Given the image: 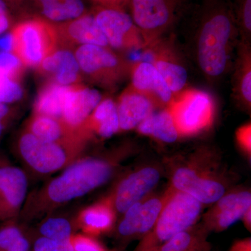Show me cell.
Masks as SVG:
<instances>
[{
	"label": "cell",
	"instance_id": "obj_22",
	"mask_svg": "<svg viewBox=\"0 0 251 251\" xmlns=\"http://www.w3.org/2000/svg\"><path fill=\"white\" fill-rule=\"evenodd\" d=\"M39 67L43 72L52 74L58 85H76L80 81V69L75 54L67 50H54L44 59Z\"/></svg>",
	"mask_w": 251,
	"mask_h": 251
},
{
	"label": "cell",
	"instance_id": "obj_24",
	"mask_svg": "<svg viewBox=\"0 0 251 251\" xmlns=\"http://www.w3.org/2000/svg\"><path fill=\"white\" fill-rule=\"evenodd\" d=\"M41 14L50 22L63 23L85 14L82 0H35Z\"/></svg>",
	"mask_w": 251,
	"mask_h": 251
},
{
	"label": "cell",
	"instance_id": "obj_15",
	"mask_svg": "<svg viewBox=\"0 0 251 251\" xmlns=\"http://www.w3.org/2000/svg\"><path fill=\"white\" fill-rule=\"evenodd\" d=\"M100 100L101 94L98 90L82 85H71L64 97L62 120L77 130Z\"/></svg>",
	"mask_w": 251,
	"mask_h": 251
},
{
	"label": "cell",
	"instance_id": "obj_30",
	"mask_svg": "<svg viewBox=\"0 0 251 251\" xmlns=\"http://www.w3.org/2000/svg\"><path fill=\"white\" fill-rule=\"evenodd\" d=\"M23 64L11 52H0V73L18 80L23 70Z\"/></svg>",
	"mask_w": 251,
	"mask_h": 251
},
{
	"label": "cell",
	"instance_id": "obj_35",
	"mask_svg": "<svg viewBox=\"0 0 251 251\" xmlns=\"http://www.w3.org/2000/svg\"><path fill=\"white\" fill-rule=\"evenodd\" d=\"M70 242L75 251H105L97 241L86 236L72 237Z\"/></svg>",
	"mask_w": 251,
	"mask_h": 251
},
{
	"label": "cell",
	"instance_id": "obj_19",
	"mask_svg": "<svg viewBox=\"0 0 251 251\" xmlns=\"http://www.w3.org/2000/svg\"><path fill=\"white\" fill-rule=\"evenodd\" d=\"M56 29L58 38L65 39L69 42L81 46H108V41L96 22L94 15L85 14L72 21L60 23Z\"/></svg>",
	"mask_w": 251,
	"mask_h": 251
},
{
	"label": "cell",
	"instance_id": "obj_37",
	"mask_svg": "<svg viewBox=\"0 0 251 251\" xmlns=\"http://www.w3.org/2000/svg\"><path fill=\"white\" fill-rule=\"evenodd\" d=\"M9 8L4 0H0V35L4 34L11 26V19Z\"/></svg>",
	"mask_w": 251,
	"mask_h": 251
},
{
	"label": "cell",
	"instance_id": "obj_1",
	"mask_svg": "<svg viewBox=\"0 0 251 251\" xmlns=\"http://www.w3.org/2000/svg\"><path fill=\"white\" fill-rule=\"evenodd\" d=\"M113 157L81 156L57 176L28 193L19 216L42 217L86 196L111 179L117 166Z\"/></svg>",
	"mask_w": 251,
	"mask_h": 251
},
{
	"label": "cell",
	"instance_id": "obj_42",
	"mask_svg": "<svg viewBox=\"0 0 251 251\" xmlns=\"http://www.w3.org/2000/svg\"><path fill=\"white\" fill-rule=\"evenodd\" d=\"M12 112L7 104L0 102V121H9Z\"/></svg>",
	"mask_w": 251,
	"mask_h": 251
},
{
	"label": "cell",
	"instance_id": "obj_5",
	"mask_svg": "<svg viewBox=\"0 0 251 251\" xmlns=\"http://www.w3.org/2000/svg\"><path fill=\"white\" fill-rule=\"evenodd\" d=\"M10 33L12 52L25 67H39L44 59L55 50L59 39L56 27L41 18L18 23Z\"/></svg>",
	"mask_w": 251,
	"mask_h": 251
},
{
	"label": "cell",
	"instance_id": "obj_8",
	"mask_svg": "<svg viewBox=\"0 0 251 251\" xmlns=\"http://www.w3.org/2000/svg\"><path fill=\"white\" fill-rule=\"evenodd\" d=\"M94 16L108 45L114 49H140L146 45L141 31L123 10L101 6Z\"/></svg>",
	"mask_w": 251,
	"mask_h": 251
},
{
	"label": "cell",
	"instance_id": "obj_16",
	"mask_svg": "<svg viewBox=\"0 0 251 251\" xmlns=\"http://www.w3.org/2000/svg\"><path fill=\"white\" fill-rule=\"evenodd\" d=\"M132 87L148 97L155 107L168 106L173 99V93L151 63L140 62L134 68Z\"/></svg>",
	"mask_w": 251,
	"mask_h": 251
},
{
	"label": "cell",
	"instance_id": "obj_21",
	"mask_svg": "<svg viewBox=\"0 0 251 251\" xmlns=\"http://www.w3.org/2000/svg\"><path fill=\"white\" fill-rule=\"evenodd\" d=\"M117 211L111 195L83 208L77 213V226L90 234H100L112 228L116 221Z\"/></svg>",
	"mask_w": 251,
	"mask_h": 251
},
{
	"label": "cell",
	"instance_id": "obj_46",
	"mask_svg": "<svg viewBox=\"0 0 251 251\" xmlns=\"http://www.w3.org/2000/svg\"><path fill=\"white\" fill-rule=\"evenodd\" d=\"M206 251V246H203L202 247L198 248V249H194V250H192L191 251Z\"/></svg>",
	"mask_w": 251,
	"mask_h": 251
},
{
	"label": "cell",
	"instance_id": "obj_40",
	"mask_svg": "<svg viewBox=\"0 0 251 251\" xmlns=\"http://www.w3.org/2000/svg\"><path fill=\"white\" fill-rule=\"evenodd\" d=\"M0 49L4 52H12L13 39L11 33L6 34L0 39Z\"/></svg>",
	"mask_w": 251,
	"mask_h": 251
},
{
	"label": "cell",
	"instance_id": "obj_6",
	"mask_svg": "<svg viewBox=\"0 0 251 251\" xmlns=\"http://www.w3.org/2000/svg\"><path fill=\"white\" fill-rule=\"evenodd\" d=\"M171 112L179 136H192L206 129L214 121L215 105L203 91H184L166 107Z\"/></svg>",
	"mask_w": 251,
	"mask_h": 251
},
{
	"label": "cell",
	"instance_id": "obj_12",
	"mask_svg": "<svg viewBox=\"0 0 251 251\" xmlns=\"http://www.w3.org/2000/svg\"><path fill=\"white\" fill-rule=\"evenodd\" d=\"M161 179V173L152 166L145 167L126 175L111 193L117 213L123 214L128 208L145 199Z\"/></svg>",
	"mask_w": 251,
	"mask_h": 251
},
{
	"label": "cell",
	"instance_id": "obj_38",
	"mask_svg": "<svg viewBox=\"0 0 251 251\" xmlns=\"http://www.w3.org/2000/svg\"><path fill=\"white\" fill-rule=\"evenodd\" d=\"M92 1L98 3L102 7L123 10L128 0H92Z\"/></svg>",
	"mask_w": 251,
	"mask_h": 251
},
{
	"label": "cell",
	"instance_id": "obj_3",
	"mask_svg": "<svg viewBox=\"0 0 251 251\" xmlns=\"http://www.w3.org/2000/svg\"><path fill=\"white\" fill-rule=\"evenodd\" d=\"M85 145L51 143L25 129L16 139L14 152L31 174L46 176L62 171L82 156Z\"/></svg>",
	"mask_w": 251,
	"mask_h": 251
},
{
	"label": "cell",
	"instance_id": "obj_39",
	"mask_svg": "<svg viewBox=\"0 0 251 251\" xmlns=\"http://www.w3.org/2000/svg\"><path fill=\"white\" fill-rule=\"evenodd\" d=\"M29 249V240L23 236L18 238L7 251H28Z\"/></svg>",
	"mask_w": 251,
	"mask_h": 251
},
{
	"label": "cell",
	"instance_id": "obj_11",
	"mask_svg": "<svg viewBox=\"0 0 251 251\" xmlns=\"http://www.w3.org/2000/svg\"><path fill=\"white\" fill-rule=\"evenodd\" d=\"M171 186L192 196L202 204H214L226 191L224 183L215 176L192 166L177 168L172 176Z\"/></svg>",
	"mask_w": 251,
	"mask_h": 251
},
{
	"label": "cell",
	"instance_id": "obj_45",
	"mask_svg": "<svg viewBox=\"0 0 251 251\" xmlns=\"http://www.w3.org/2000/svg\"><path fill=\"white\" fill-rule=\"evenodd\" d=\"M9 122V121H0V138H1L3 133H4Z\"/></svg>",
	"mask_w": 251,
	"mask_h": 251
},
{
	"label": "cell",
	"instance_id": "obj_44",
	"mask_svg": "<svg viewBox=\"0 0 251 251\" xmlns=\"http://www.w3.org/2000/svg\"><path fill=\"white\" fill-rule=\"evenodd\" d=\"M4 1L9 7H16L22 2L23 0H4Z\"/></svg>",
	"mask_w": 251,
	"mask_h": 251
},
{
	"label": "cell",
	"instance_id": "obj_9",
	"mask_svg": "<svg viewBox=\"0 0 251 251\" xmlns=\"http://www.w3.org/2000/svg\"><path fill=\"white\" fill-rule=\"evenodd\" d=\"M176 0H132L133 21L145 44L152 42L174 21Z\"/></svg>",
	"mask_w": 251,
	"mask_h": 251
},
{
	"label": "cell",
	"instance_id": "obj_26",
	"mask_svg": "<svg viewBox=\"0 0 251 251\" xmlns=\"http://www.w3.org/2000/svg\"><path fill=\"white\" fill-rule=\"evenodd\" d=\"M74 223H76V218L71 219L54 211L45 216L39 226V232L42 237L48 239L69 241L72 237Z\"/></svg>",
	"mask_w": 251,
	"mask_h": 251
},
{
	"label": "cell",
	"instance_id": "obj_31",
	"mask_svg": "<svg viewBox=\"0 0 251 251\" xmlns=\"http://www.w3.org/2000/svg\"><path fill=\"white\" fill-rule=\"evenodd\" d=\"M246 63L238 77L237 92L244 103L251 106V69L250 57H247Z\"/></svg>",
	"mask_w": 251,
	"mask_h": 251
},
{
	"label": "cell",
	"instance_id": "obj_33",
	"mask_svg": "<svg viewBox=\"0 0 251 251\" xmlns=\"http://www.w3.org/2000/svg\"><path fill=\"white\" fill-rule=\"evenodd\" d=\"M236 24L243 32L250 34L251 31V0H237V11L234 14Z\"/></svg>",
	"mask_w": 251,
	"mask_h": 251
},
{
	"label": "cell",
	"instance_id": "obj_23",
	"mask_svg": "<svg viewBox=\"0 0 251 251\" xmlns=\"http://www.w3.org/2000/svg\"><path fill=\"white\" fill-rule=\"evenodd\" d=\"M137 127L142 134L150 135L164 143H174L179 137L168 108L151 112Z\"/></svg>",
	"mask_w": 251,
	"mask_h": 251
},
{
	"label": "cell",
	"instance_id": "obj_36",
	"mask_svg": "<svg viewBox=\"0 0 251 251\" xmlns=\"http://www.w3.org/2000/svg\"><path fill=\"white\" fill-rule=\"evenodd\" d=\"M236 138L239 148L249 158L251 156V124L242 126L238 128Z\"/></svg>",
	"mask_w": 251,
	"mask_h": 251
},
{
	"label": "cell",
	"instance_id": "obj_32",
	"mask_svg": "<svg viewBox=\"0 0 251 251\" xmlns=\"http://www.w3.org/2000/svg\"><path fill=\"white\" fill-rule=\"evenodd\" d=\"M15 219L8 220L6 224L0 227V251H7L16 240L23 235L21 227L14 222Z\"/></svg>",
	"mask_w": 251,
	"mask_h": 251
},
{
	"label": "cell",
	"instance_id": "obj_28",
	"mask_svg": "<svg viewBox=\"0 0 251 251\" xmlns=\"http://www.w3.org/2000/svg\"><path fill=\"white\" fill-rule=\"evenodd\" d=\"M191 228L176 234L154 251H191L205 246L204 235L196 234Z\"/></svg>",
	"mask_w": 251,
	"mask_h": 251
},
{
	"label": "cell",
	"instance_id": "obj_34",
	"mask_svg": "<svg viewBox=\"0 0 251 251\" xmlns=\"http://www.w3.org/2000/svg\"><path fill=\"white\" fill-rule=\"evenodd\" d=\"M34 251H75L70 240L57 241L41 237L36 239Z\"/></svg>",
	"mask_w": 251,
	"mask_h": 251
},
{
	"label": "cell",
	"instance_id": "obj_2",
	"mask_svg": "<svg viewBox=\"0 0 251 251\" xmlns=\"http://www.w3.org/2000/svg\"><path fill=\"white\" fill-rule=\"evenodd\" d=\"M236 26L234 11L227 4L208 1L200 24L197 49L198 64L208 76H219L226 70Z\"/></svg>",
	"mask_w": 251,
	"mask_h": 251
},
{
	"label": "cell",
	"instance_id": "obj_17",
	"mask_svg": "<svg viewBox=\"0 0 251 251\" xmlns=\"http://www.w3.org/2000/svg\"><path fill=\"white\" fill-rule=\"evenodd\" d=\"M25 130L45 141L68 145H85L78 130L67 125L61 119L34 114Z\"/></svg>",
	"mask_w": 251,
	"mask_h": 251
},
{
	"label": "cell",
	"instance_id": "obj_41",
	"mask_svg": "<svg viewBox=\"0 0 251 251\" xmlns=\"http://www.w3.org/2000/svg\"><path fill=\"white\" fill-rule=\"evenodd\" d=\"M230 251H251V239H246L236 243Z\"/></svg>",
	"mask_w": 251,
	"mask_h": 251
},
{
	"label": "cell",
	"instance_id": "obj_10",
	"mask_svg": "<svg viewBox=\"0 0 251 251\" xmlns=\"http://www.w3.org/2000/svg\"><path fill=\"white\" fill-rule=\"evenodd\" d=\"M75 57L80 70L103 85L115 83L125 68L116 54L102 46H80L75 51Z\"/></svg>",
	"mask_w": 251,
	"mask_h": 251
},
{
	"label": "cell",
	"instance_id": "obj_7",
	"mask_svg": "<svg viewBox=\"0 0 251 251\" xmlns=\"http://www.w3.org/2000/svg\"><path fill=\"white\" fill-rule=\"evenodd\" d=\"M28 173L0 156V221L16 219L27 199Z\"/></svg>",
	"mask_w": 251,
	"mask_h": 251
},
{
	"label": "cell",
	"instance_id": "obj_27",
	"mask_svg": "<svg viewBox=\"0 0 251 251\" xmlns=\"http://www.w3.org/2000/svg\"><path fill=\"white\" fill-rule=\"evenodd\" d=\"M153 65L161 74L172 93H178L182 90L187 82V71L175 61L165 57H158Z\"/></svg>",
	"mask_w": 251,
	"mask_h": 251
},
{
	"label": "cell",
	"instance_id": "obj_18",
	"mask_svg": "<svg viewBox=\"0 0 251 251\" xmlns=\"http://www.w3.org/2000/svg\"><path fill=\"white\" fill-rule=\"evenodd\" d=\"M77 130L85 142L93 134L104 139L110 138L120 130L117 104L110 99L100 100Z\"/></svg>",
	"mask_w": 251,
	"mask_h": 251
},
{
	"label": "cell",
	"instance_id": "obj_25",
	"mask_svg": "<svg viewBox=\"0 0 251 251\" xmlns=\"http://www.w3.org/2000/svg\"><path fill=\"white\" fill-rule=\"evenodd\" d=\"M70 86L55 82L46 86L36 99L34 114L62 120L64 97Z\"/></svg>",
	"mask_w": 251,
	"mask_h": 251
},
{
	"label": "cell",
	"instance_id": "obj_4",
	"mask_svg": "<svg viewBox=\"0 0 251 251\" xmlns=\"http://www.w3.org/2000/svg\"><path fill=\"white\" fill-rule=\"evenodd\" d=\"M202 205L192 196L171 186L156 224L138 251H154L176 234L192 227L201 216Z\"/></svg>",
	"mask_w": 251,
	"mask_h": 251
},
{
	"label": "cell",
	"instance_id": "obj_20",
	"mask_svg": "<svg viewBox=\"0 0 251 251\" xmlns=\"http://www.w3.org/2000/svg\"><path fill=\"white\" fill-rule=\"evenodd\" d=\"M154 108L148 97L133 87L127 89L120 96L117 105L120 130L133 129L153 112Z\"/></svg>",
	"mask_w": 251,
	"mask_h": 251
},
{
	"label": "cell",
	"instance_id": "obj_43",
	"mask_svg": "<svg viewBox=\"0 0 251 251\" xmlns=\"http://www.w3.org/2000/svg\"><path fill=\"white\" fill-rule=\"evenodd\" d=\"M242 219L243 221H244V224L245 225L247 228L250 231L251 227V207L249 208V209L246 211Z\"/></svg>",
	"mask_w": 251,
	"mask_h": 251
},
{
	"label": "cell",
	"instance_id": "obj_13",
	"mask_svg": "<svg viewBox=\"0 0 251 251\" xmlns=\"http://www.w3.org/2000/svg\"><path fill=\"white\" fill-rule=\"evenodd\" d=\"M204 215L206 228L222 231L242 219L251 207L250 191H239L223 196Z\"/></svg>",
	"mask_w": 251,
	"mask_h": 251
},
{
	"label": "cell",
	"instance_id": "obj_29",
	"mask_svg": "<svg viewBox=\"0 0 251 251\" xmlns=\"http://www.w3.org/2000/svg\"><path fill=\"white\" fill-rule=\"evenodd\" d=\"M23 96V89L18 80L0 73V102L14 103L22 99Z\"/></svg>",
	"mask_w": 251,
	"mask_h": 251
},
{
	"label": "cell",
	"instance_id": "obj_14",
	"mask_svg": "<svg viewBox=\"0 0 251 251\" xmlns=\"http://www.w3.org/2000/svg\"><path fill=\"white\" fill-rule=\"evenodd\" d=\"M168 195V190L163 196L143 199L128 208L119 225V233L125 237L148 234L156 224Z\"/></svg>",
	"mask_w": 251,
	"mask_h": 251
}]
</instances>
